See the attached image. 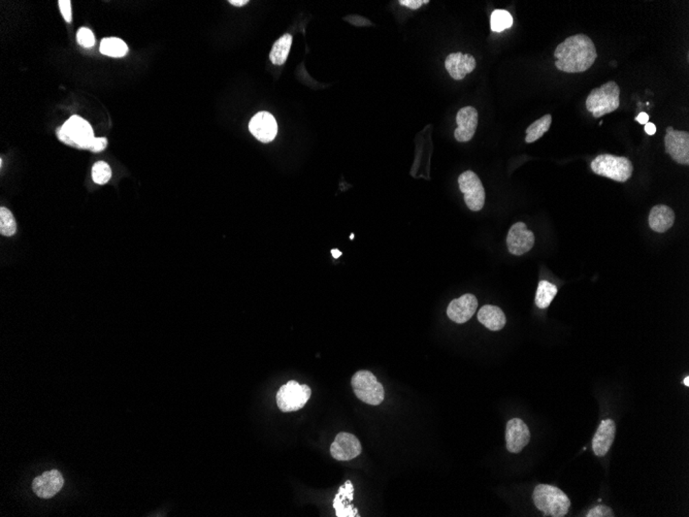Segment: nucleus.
I'll use <instances>...</instances> for the list:
<instances>
[{
	"label": "nucleus",
	"mask_w": 689,
	"mask_h": 517,
	"mask_svg": "<svg viewBox=\"0 0 689 517\" xmlns=\"http://www.w3.org/2000/svg\"><path fill=\"white\" fill-rule=\"evenodd\" d=\"M554 57L557 70L567 74H578L586 72L593 65L598 52L589 36L575 34L557 45Z\"/></svg>",
	"instance_id": "f257e3e1"
},
{
	"label": "nucleus",
	"mask_w": 689,
	"mask_h": 517,
	"mask_svg": "<svg viewBox=\"0 0 689 517\" xmlns=\"http://www.w3.org/2000/svg\"><path fill=\"white\" fill-rule=\"evenodd\" d=\"M534 505L545 516H567L571 501L558 487L549 485H538L532 494Z\"/></svg>",
	"instance_id": "f03ea898"
},
{
	"label": "nucleus",
	"mask_w": 689,
	"mask_h": 517,
	"mask_svg": "<svg viewBox=\"0 0 689 517\" xmlns=\"http://www.w3.org/2000/svg\"><path fill=\"white\" fill-rule=\"evenodd\" d=\"M620 88L614 81H609L598 88L592 89L586 99V109L594 118L613 113L620 105Z\"/></svg>",
	"instance_id": "7ed1b4c3"
},
{
	"label": "nucleus",
	"mask_w": 689,
	"mask_h": 517,
	"mask_svg": "<svg viewBox=\"0 0 689 517\" xmlns=\"http://www.w3.org/2000/svg\"><path fill=\"white\" fill-rule=\"evenodd\" d=\"M592 171L602 177L624 183L633 173V165L626 157L600 154L591 161Z\"/></svg>",
	"instance_id": "20e7f679"
},
{
	"label": "nucleus",
	"mask_w": 689,
	"mask_h": 517,
	"mask_svg": "<svg viewBox=\"0 0 689 517\" xmlns=\"http://www.w3.org/2000/svg\"><path fill=\"white\" fill-rule=\"evenodd\" d=\"M58 138L68 146L78 149H88L94 140V132L89 122L78 116L70 117L59 129Z\"/></svg>",
	"instance_id": "39448f33"
},
{
	"label": "nucleus",
	"mask_w": 689,
	"mask_h": 517,
	"mask_svg": "<svg viewBox=\"0 0 689 517\" xmlns=\"http://www.w3.org/2000/svg\"><path fill=\"white\" fill-rule=\"evenodd\" d=\"M352 388L355 396L371 406H378L384 401L383 386L369 371H358L352 377Z\"/></svg>",
	"instance_id": "423d86ee"
},
{
	"label": "nucleus",
	"mask_w": 689,
	"mask_h": 517,
	"mask_svg": "<svg viewBox=\"0 0 689 517\" xmlns=\"http://www.w3.org/2000/svg\"><path fill=\"white\" fill-rule=\"evenodd\" d=\"M311 390L296 381L287 382L276 394V405L282 412H294L305 406L311 398Z\"/></svg>",
	"instance_id": "0eeeda50"
},
{
	"label": "nucleus",
	"mask_w": 689,
	"mask_h": 517,
	"mask_svg": "<svg viewBox=\"0 0 689 517\" xmlns=\"http://www.w3.org/2000/svg\"><path fill=\"white\" fill-rule=\"evenodd\" d=\"M460 191L463 193L464 202L472 212L482 210L485 204L484 187L480 178L472 171H466L458 177Z\"/></svg>",
	"instance_id": "6e6552de"
},
{
	"label": "nucleus",
	"mask_w": 689,
	"mask_h": 517,
	"mask_svg": "<svg viewBox=\"0 0 689 517\" xmlns=\"http://www.w3.org/2000/svg\"><path fill=\"white\" fill-rule=\"evenodd\" d=\"M666 152L672 160L679 165H689V134L688 131L674 129L668 126L664 136Z\"/></svg>",
	"instance_id": "1a4fd4ad"
},
{
	"label": "nucleus",
	"mask_w": 689,
	"mask_h": 517,
	"mask_svg": "<svg viewBox=\"0 0 689 517\" xmlns=\"http://www.w3.org/2000/svg\"><path fill=\"white\" fill-rule=\"evenodd\" d=\"M534 245V235L528 231L525 223L517 222L512 225L507 237V250L513 255H522L532 250Z\"/></svg>",
	"instance_id": "9d476101"
},
{
	"label": "nucleus",
	"mask_w": 689,
	"mask_h": 517,
	"mask_svg": "<svg viewBox=\"0 0 689 517\" xmlns=\"http://www.w3.org/2000/svg\"><path fill=\"white\" fill-rule=\"evenodd\" d=\"M362 452L360 442L350 433H340L330 446L332 458L340 462H346L357 458Z\"/></svg>",
	"instance_id": "9b49d317"
},
{
	"label": "nucleus",
	"mask_w": 689,
	"mask_h": 517,
	"mask_svg": "<svg viewBox=\"0 0 689 517\" xmlns=\"http://www.w3.org/2000/svg\"><path fill=\"white\" fill-rule=\"evenodd\" d=\"M530 433L527 425L519 419L507 421L505 429V442L507 452L519 454L529 443Z\"/></svg>",
	"instance_id": "f8f14e48"
},
{
	"label": "nucleus",
	"mask_w": 689,
	"mask_h": 517,
	"mask_svg": "<svg viewBox=\"0 0 689 517\" xmlns=\"http://www.w3.org/2000/svg\"><path fill=\"white\" fill-rule=\"evenodd\" d=\"M64 485L63 476L58 470L47 471L34 478L32 491L41 499H50L61 491Z\"/></svg>",
	"instance_id": "ddd939ff"
},
{
	"label": "nucleus",
	"mask_w": 689,
	"mask_h": 517,
	"mask_svg": "<svg viewBox=\"0 0 689 517\" xmlns=\"http://www.w3.org/2000/svg\"><path fill=\"white\" fill-rule=\"evenodd\" d=\"M457 128L454 131L456 140L459 143L470 142L478 127V112L474 107H464L456 116Z\"/></svg>",
	"instance_id": "4468645a"
},
{
	"label": "nucleus",
	"mask_w": 689,
	"mask_h": 517,
	"mask_svg": "<svg viewBox=\"0 0 689 517\" xmlns=\"http://www.w3.org/2000/svg\"><path fill=\"white\" fill-rule=\"evenodd\" d=\"M250 132L262 143H270L276 138L278 125L272 114L260 112L256 114L249 123Z\"/></svg>",
	"instance_id": "2eb2a0df"
},
{
	"label": "nucleus",
	"mask_w": 689,
	"mask_h": 517,
	"mask_svg": "<svg viewBox=\"0 0 689 517\" xmlns=\"http://www.w3.org/2000/svg\"><path fill=\"white\" fill-rule=\"evenodd\" d=\"M478 301L474 295L466 293L459 299H453L448 306L447 315L456 324H466L476 313Z\"/></svg>",
	"instance_id": "dca6fc26"
},
{
	"label": "nucleus",
	"mask_w": 689,
	"mask_h": 517,
	"mask_svg": "<svg viewBox=\"0 0 689 517\" xmlns=\"http://www.w3.org/2000/svg\"><path fill=\"white\" fill-rule=\"evenodd\" d=\"M445 66L450 76L453 80L461 81L466 74L474 72L477 66L476 59L470 54L452 53L447 56Z\"/></svg>",
	"instance_id": "f3484780"
},
{
	"label": "nucleus",
	"mask_w": 689,
	"mask_h": 517,
	"mask_svg": "<svg viewBox=\"0 0 689 517\" xmlns=\"http://www.w3.org/2000/svg\"><path fill=\"white\" fill-rule=\"evenodd\" d=\"M615 435L616 425L614 421L612 419L602 421L592 440L594 454L598 456H606L614 442Z\"/></svg>",
	"instance_id": "a211bd4d"
},
{
	"label": "nucleus",
	"mask_w": 689,
	"mask_h": 517,
	"mask_svg": "<svg viewBox=\"0 0 689 517\" xmlns=\"http://www.w3.org/2000/svg\"><path fill=\"white\" fill-rule=\"evenodd\" d=\"M675 223V213L666 204H657L650 211L649 226L656 233H666Z\"/></svg>",
	"instance_id": "6ab92c4d"
},
{
	"label": "nucleus",
	"mask_w": 689,
	"mask_h": 517,
	"mask_svg": "<svg viewBox=\"0 0 689 517\" xmlns=\"http://www.w3.org/2000/svg\"><path fill=\"white\" fill-rule=\"evenodd\" d=\"M354 498V487L351 481H347L340 487L333 500V508L338 517H354L357 516V510L353 506L349 505Z\"/></svg>",
	"instance_id": "aec40b11"
},
{
	"label": "nucleus",
	"mask_w": 689,
	"mask_h": 517,
	"mask_svg": "<svg viewBox=\"0 0 689 517\" xmlns=\"http://www.w3.org/2000/svg\"><path fill=\"white\" fill-rule=\"evenodd\" d=\"M478 320L485 328L493 330V332L503 330V326H505V321H507L505 314L501 311V309L491 305H486L481 308L480 311L478 312Z\"/></svg>",
	"instance_id": "412c9836"
},
{
	"label": "nucleus",
	"mask_w": 689,
	"mask_h": 517,
	"mask_svg": "<svg viewBox=\"0 0 689 517\" xmlns=\"http://www.w3.org/2000/svg\"><path fill=\"white\" fill-rule=\"evenodd\" d=\"M551 123H552V116L550 114H547L534 121V123L530 124L526 128L525 142L527 144H532V143L542 138L550 129Z\"/></svg>",
	"instance_id": "4be33fe9"
},
{
	"label": "nucleus",
	"mask_w": 689,
	"mask_h": 517,
	"mask_svg": "<svg viewBox=\"0 0 689 517\" xmlns=\"http://www.w3.org/2000/svg\"><path fill=\"white\" fill-rule=\"evenodd\" d=\"M291 43H292V36L290 34L284 35L274 43L270 54V61L274 65H282L285 63L290 52Z\"/></svg>",
	"instance_id": "5701e85b"
},
{
	"label": "nucleus",
	"mask_w": 689,
	"mask_h": 517,
	"mask_svg": "<svg viewBox=\"0 0 689 517\" xmlns=\"http://www.w3.org/2000/svg\"><path fill=\"white\" fill-rule=\"evenodd\" d=\"M557 287L548 281H540L538 283L536 295V305L538 309H546L552 303L553 299L557 295Z\"/></svg>",
	"instance_id": "b1692460"
},
{
	"label": "nucleus",
	"mask_w": 689,
	"mask_h": 517,
	"mask_svg": "<svg viewBox=\"0 0 689 517\" xmlns=\"http://www.w3.org/2000/svg\"><path fill=\"white\" fill-rule=\"evenodd\" d=\"M100 52L109 57L120 58L127 54L128 47L125 41L117 37H109L101 41Z\"/></svg>",
	"instance_id": "393cba45"
},
{
	"label": "nucleus",
	"mask_w": 689,
	"mask_h": 517,
	"mask_svg": "<svg viewBox=\"0 0 689 517\" xmlns=\"http://www.w3.org/2000/svg\"><path fill=\"white\" fill-rule=\"evenodd\" d=\"M491 29L494 32H501L513 25V17L507 10H495L491 14Z\"/></svg>",
	"instance_id": "a878e982"
},
{
	"label": "nucleus",
	"mask_w": 689,
	"mask_h": 517,
	"mask_svg": "<svg viewBox=\"0 0 689 517\" xmlns=\"http://www.w3.org/2000/svg\"><path fill=\"white\" fill-rule=\"evenodd\" d=\"M17 223L14 215L6 208L0 209V233L6 237H12L16 233Z\"/></svg>",
	"instance_id": "bb28decb"
},
{
	"label": "nucleus",
	"mask_w": 689,
	"mask_h": 517,
	"mask_svg": "<svg viewBox=\"0 0 689 517\" xmlns=\"http://www.w3.org/2000/svg\"><path fill=\"white\" fill-rule=\"evenodd\" d=\"M111 177V169L105 161H98L92 167V179L98 185H105Z\"/></svg>",
	"instance_id": "cd10ccee"
},
{
	"label": "nucleus",
	"mask_w": 689,
	"mask_h": 517,
	"mask_svg": "<svg viewBox=\"0 0 689 517\" xmlns=\"http://www.w3.org/2000/svg\"><path fill=\"white\" fill-rule=\"evenodd\" d=\"M76 41L84 48H92L95 43V37L92 31L86 27H83L76 33Z\"/></svg>",
	"instance_id": "c85d7f7f"
},
{
	"label": "nucleus",
	"mask_w": 689,
	"mask_h": 517,
	"mask_svg": "<svg viewBox=\"0 0 689 517\" xmlns=\"http://www.w3.org/2000/svg\"><path fill=\"white\" fill-rule=\"evenodd\" d=\"M58 3H59L60 12H61L64 20L68 23L72 22V2L69 0H60Z\"/></svg>",
	"instance_id": "c756f323"
},
{
	"label": "nucleus",
	"mask_w": 689,
	"mask_h": 517,
	"mask_svg": "<svg viewBox=\"0 0 689 517\" xmlns=\"http://www.w3.org/2000/svg\"><path fill=\"white\" fill-rule=\"evenodd\" d=\"M587 517H613L614 514H613L612 510L610 508L606 507V506H598V507L593 508V509L590 510L588 512Z\"/></svg>",
	"instance_id": "7c9ffc66"
},
{
	"label": "nucleus",
	"mask_w": 689,
	"mask_h": 517,
	"mask_svg": "<svg viewBox=\"0 0 689 517\" xmlns=\"http://www.w3.org/2000/svg\"><path fill=\"white\" fill-rule=\"evenodd\" d=\"M107 146V140L105 138H95L93 142L91 143L90 147H89V150L92 151V152L97 153L101 152V151L105 150Z\"/></svg>",
	"instance_id": "2f4dec72"
},
{
	"label": "nucleus",
	"mask_w": 689,
	"mask_h": 517,
	"mask_svg": "<svg viewBox=\"0 0 689 517\" xmlns=\"http://www.w3.org/2000/svg\"><path fill=\"white\" fill-rule=\"evenodd\" d=\"M400 3L402 6L411 8V10H417V8L422 6L423 4L429 3V1L428 0H400Z\"/></svg>",
	"instance_id": "473e14b6"
},
{
	"label": "nucleus",
	"mask_w": 689,
	"mask_h": 517,
	"mask_svg": "<svg viewBox=\"0 0 689 517\" xmlns=\"http://www.w3.org/2000/svg\"><path fill=\"white\" fill-rule=\"evenodd\" d=\"M635 121L639 122L641 125H645V124H647L648 122H649V115L644 113V112H642V113H639V115L635 117Z\"/></svg>",
	"instance_id": "72a5a7b5"
},
{
	"label": "nucleus",
	"mask_w": 689,
	"mask_h": 517,
	"mask_svg": "<svg viewBox=\"0 0 689 517\" xmlns=\"http://www.w3.org/2000/svg\"><path fill=\"white\" fill-rule=\"evenodd\" d=\"M644 129H645V132L648 134V136H654L656 132L655 124L652 123V122H648L647 124H645Z\"/></svg>",
	"instance_id": "f704fd0d"
},
{
	"label": "nucleus",
	"mask_w": 689,
	"mask_h": 517,
	"mask_svg": "<svg viewBox=\"0 0 689 517\" xmlns=\"http://www.w3.org/2000/svg\"><path fill=\"white\" fill-rule=\"evenodd\" d=\"M229 3L232 4L235 6H243L248 3V0H230Z\"/></svg>",
	"instance_id": "c9c22d12"
},
{
	"label": "nucleus",
	"mask_w": 689,
	"mask_h": 517,
	"mask_svg": "<svg viewBox=\"0 0 689 517\" xmlns=\"http://www.w3.org/2000/svg\"><path fill=\"white\" fill-rule=\"evenodd\" d=\"M331 254L332 256H333L334 260H338V258L340 257V255H342V252H340V250L333 249L331 250Z\"/></svg>",
	"instance_id": "e433bc0d"
},
{
	"label": "nucleus",
	"mask_w": 689,
	"mask_h": 517,
	"mask_svg": "<svg viewBox=\"0 0 689 517\" xmlns=\"http://www.w3.org/2000/svg\"><path fill=\"white\" fill-rule=\"evenodd\" d=\"M683 384H684V386H689V377H688V376H687V377L685 378L684 381H683Z\"/></svg>",
	"instance_id": "4c0bfd02"
},
{
	"label": "nucleus",
	"mask_w": 689,
	"mask_h": 517,
	"mask_svg": "<svg viewBox=\"0 0 689 517\" xmlns=\"http://www.w3.org/2000/svg\"><path fill=\"white\" fill-rule=\"evenodd\" d=\"M350 239H351V240H353V239H354V235H353V233H352V235H351V237H350Z\"/></svg>",
	"instance_id": "58836bf2"
}]
</instances>
